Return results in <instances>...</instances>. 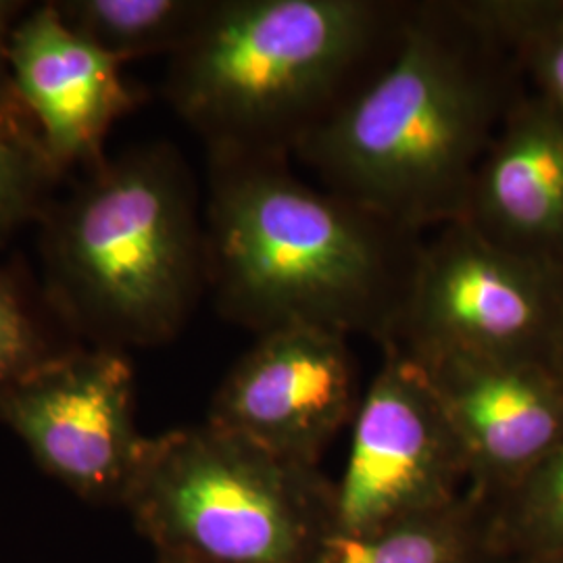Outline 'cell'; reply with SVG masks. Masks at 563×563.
<instances>
[{
  "label": "cell",
  "mask_w": 563,
  "mask_h": 563,
  "mask_svg": "<svg viewBox=\"0 0 563 563\" xmlns=\"http://www.w3.org/2000/svg\"><path fill=\"white\" fill-rule=\"evenodd\" d=\"M483 7L514 48L530 90L563 115V0H483Z\"/></svg>",
  "instance_id": "16"
},
{
  "label": "cell",
  "mask_w": 563,
  "mask_h": 563,
  "mask_svg": "<svg viewBox=\"0 0 563 563\" xmlns=\"http://www.w3.org/2000/svg\"><path fill=\"white\" fill-rule=\"evenodd\" d=\"M516 563H563V551H560V553H551V555H543V558H534V560H523V562Z\"/></svg>",
  "instance_id": "20"
},
{
  "label": "cell",
  "mask_w": 563,
  "mask_h": 563,
  "mask_svg": "<svg viewBox=\"0 0 563 563\" xmlns=\"http://www.w3.org/2000/svg\"><path fill=\"white\" fill-rule=\"evenodd\" d=\"M123 507L192 563H316L334 532L332 483L213 423L148 437Z\"/></svg>",
  "instance_id": "5"
},
{
  "label": "cell",
  "mask_w": 563,
  "mask_h": 563,
  "mask_svg": "<svg viewBox=\"0 0 563 563\" xmlns=\"http://www.w3.org/2000/svg\"><path fill=\"white\" fill-rule=\"evenodd\" d=\"M558 367H560V372H562L563 376V330L562 339H560V349H558Z\"/></svg>",
  "instance_id": "22"
},
{
  "label": "cell",
  "mask_w": 563,
  "mask_h": 563,
  "mask_svg": "<svg viewBox=\"0 0 563 563\" xmlns=\"http://www.w3.org/2000/svg\"><path fill=\"white\" fill-rule=\"evenodd\" d=\"M486 505L462 501L365 534L332 532L316 563H490Z\"/></svg>",
  "instance_id": "13"
},
{
  "label": "cell",
  "mask_w": 563,
  "mask_h": 563,
  "mask_svg": "<svg viewBox=\"0 0 563 563\" xmlns=\"http://www.w3.org/2000/svg\"><path fill=\"white\" fill-rule=\"evenodd\" d=\"M9 74L53 165L95 162L136 92L121 63L74 32L53 2L30 9L7 44Z\"/></svg>",
  "instance_id": "11"
},
{
  "label": "cell",
  "mask_w": 563,
  "mask_h": 563,
  "mask_svg": "<svg viewBox=\"0 0 563 563\" xmlns=\"http://www.w3.org/2000/svg\"><path fill=\"white\" fill-rule=\"evenodd\" d=\"M409 357L443 405L465 453L470 493L486 507L563 443V376L555 365L470 353Z\"/></svg>",
  "instance_id": "10"
},
{
  "label": "cell",
  "mask_w": 563,
  "mask_h": 563,
  "mask_svg": "<svg viewBox=\"0 0 563 563\" xmlns=\"http://www.w3.org/2000/svg\"><path fill=\"white\" fill-rule=\"evenodd\" d=\"M60 172L27 123H0V239L30 220Z\"/></svg>",
  "instance_id": "17"
},
{
  "label": "cell",
  "mask_w": 563,
  "mask_h": 563,
  "mask_svg": "<svg viewBox=\"0 0 563 563\" xmlns=\"http://www.w3.org/2000/svg\"><path fill=\"white\" fill-rule=\"evenodd\" d=\"M562 330V272L499 249L457 220L423 241L401 323L386 344L409 355L470 353L558 367Z\"/></svg>",
  "instance_id": "6"
},
{
  "label": "cell",
  "mask_w": 563,
  "mask_h": 563,
  "mask_svg": "<svg viewBox=\"0 0 563 563\" xmlns=\"http://www.w3.org/2000/svg\"><path fill=\"white\" fill-rule=\"evenodd\" d=\"M362 397L349 339L292 325L257 336L218 388L207 422L284 462L320 467Z\"/></svg>",
  "instance_id": "9"
},
{
  "label": "cell",
  "mask_w": 563,
  "mask_h": 563,
  "mask_svg": "<svg viewBox=\"0 0 563 563\" xmlns=\"http://www.w3.org/2000/svg\"><path fill=\"white\" fill-rule=\"evenodd\" d=\"M423 241L299 180L288 159L211 157L205 276L223 316L257 336L309 325L393 341Z\"/></svg>",
  "instance_id": "2"
},
{
  "label": "cell",
  "mask_w": 563,
  "mask_h": 563,
  "mask_svg": "<svg viewBox=\"0 0 563 563\" xmlns=\"http://www.w3.org/2000/svg\"><path fill=\"white\" fill-rule=\"evenodd\" d=\"M490 563H495V562H490Z\"/></svg>",
  "instance_id": "23"
},
{
  "label": "cell",
  "mask_w": 563,
  "mask_h": 563,
  "mask_svg": "<svg viewBox=\"0 0 563 563\" xmlns=\"http://www.w3.org/2000/svg\"><path fill=\"white\" fill-rule=\"evenodd\" d=\"M48 349L13 284L0 276V395L46 360Z\"/></svg>",
  "instance_id": "18"
},
{
  "label": "cell",
  "mask_w": 563,
  "mask_h": 563,
  "mask_svg": "<svg viewBox=\"0 0 563 563\" xmlns=\"http://www.w3.org/2000/svg\"><path fill=\"white\" fill-rule=\"evenodd\" d=\"M523 80L483 0L409 2L390 59L295 157L384 220L439 230L462 220Z\"/></svg>",
  "instance_id": "1"
},
{
  "label": "cell",
  "mask_w": 563,
  "mask_h": 563,
  "mask_svg": "<svg viewBox=\"0 0 563 563\" xmlns=\"http://www.w3.org/2000/svg\"><path fill=\"white\" fill-rule=\"evenodd\" d=\"M353 418L334 532L365 534L462 501L470 472L462 443L422 367L393 344Z\"/></svg>",
  "instance_id": "7"
},
{
  "label": "cell",
  "mask_w": 563,
  "mask_h": 563,
  "mask_svg": "<svg viewBox=\"0 0 563 563\" xmlns=\"http://www.w3.org/2000/svg\"><path fill=\"white\" fill-rule=\"evenodd\" d=\"M462 220L495 246L563 274V115L534 90L509 109Z\"/></svg>",
  "instance_id": "12"
},
{
  "label": "cell",
  "mask_w": 563,
  "mask_h": 563,
  "mask_svg": "<svg viewBox=\"0 0 563 563\" xmlns=\"http://www.w3.org/2000/svg\"><path fill=\"white\" fill-rule=\"evenodd\" d=\"M0 123H27L34 125L27 111L21 107L20 99L15 95L11 74H9V60H7V42H0Z\"/></svg>",
  "instance_id": "19"
},
{
  "label": "cell",
  "mask_w": 563,
  "mask_h": 563,
  "mask_svg": "<svg viewBox=\"0 0 563 563\" xmlns=\"http://www.w3.org/2000/svg\"><path fill=\"white\" fill-rule=\"evenodd\" d=\"M0 422L48 476L92 504L123 505L148 444L132 363L111 346L42 360L0 395Z\"/></svg>",
  "instance_id": "8"
},
{
  "label": "cell",
  "mask_w": 563,
  "mask_h": 563,
  "mask_svg": "<svg viewBox=\"0 0 563 563\" xmlns=\"http://www.w3.org/2000/svg\"><path fill=\"white\" fill-rule=\"evenodd\" d=\"M53 7L81 38L123 63L178 53L211 0H57Z\"/></svg>",
  "instance_id": "14"
},
{
  "label": "cell",
  "mask_w": 563,
  "mask_h": 563,
  "mask_svg": "<svg viewBox=\"0 0 563 563\" xmlns=\"http://www.w3.org/2000/svg\"><path fill=\"white\" fill-rule=\"evenodd\" d=\"M486 544L495 563L563 551V443L486 507Z\"/></svg>",
  "instance_id": "15"
},
{
  "label": "cell",
  "mask_w": 563,
  "mask_h": 563,
  "mask_svg": "<svg viewBox=\"0 0 563 563\" xmlns=\"http://www.w3.org/2000/svg\"><path fill=\"white\" fill-rule=\"evenodd\" d=\"M51 295L97 346H153L188 320L205 276L192 178L167 144L104 163L44 236Z\"/></svg>",
  "instance_id": "4"
},
{
  "label": "cell",
  "mask_w": 563,
  "mask_h": 563,
  "mask_svg": "<svg viewBox=\"0 0 563 563\" xmlns=\"http://www.w3.org/2000/svg\"><path fill=\"white\" fill-rule=\"evenodd\" d=\"M409 2L211 0L165 95L211 157L288 159L390 59Z\"/></svg>",
  "instance_id": "3"
},
{
  "label": "cell",
  "mask_w": 563,
  "mask_h": 563,
  "mask_svg": "<svg viewBox=\"0 0 563 563\" xmlns=\"http://www.w3.org/2000/svg\"><path fill=\"white\" fill-rule=\"evenodd\" d=\"M157 563H192L181 558H172V555H157Z\"/></svg>",
  "instance_id": "21"
}]
</instances>
